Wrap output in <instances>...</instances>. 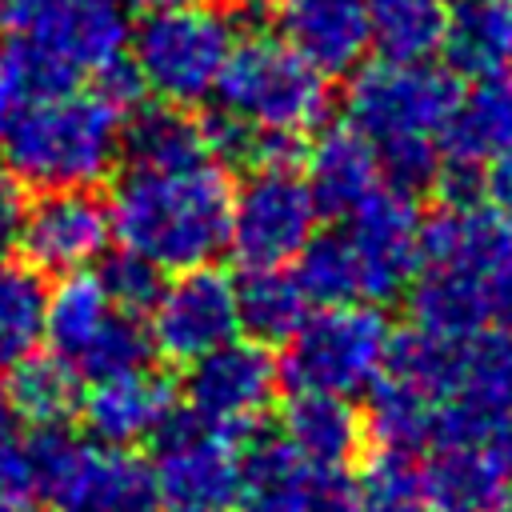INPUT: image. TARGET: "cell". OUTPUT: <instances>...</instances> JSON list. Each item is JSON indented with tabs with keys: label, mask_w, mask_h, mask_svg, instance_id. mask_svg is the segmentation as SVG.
Listing matches in <instances>:
<instances>
[{
	"label": "cell",
	"mask_w": 512,
	"mask_h": 512,
	"mask_svg": "<svg viewBox=\"0 0 512 512\" xmlns=\"http://www.w3.org/2000/svg\"><path fill=\"white\" fill-rule=\"evenodd\" d=\"M156 444V496L168 512H224L236 500L240 444L232 432L200 424L188 408L176 412Z\"/></svg>",
	"instance_id": "obj_10"
},
{
	"label": "cell",
	"mask_w": 512,
	"mask_h": 512,
	"mask_svg": "<svg viewBox=\"0 0 512 512\" xmlns=\"http://www.w3.org/2000/svg\"><path fill=\"white\" fill-rule=\"evenodd\" d=\"M24 180L0 164V264L12 260V252L20 248V228H24Z\"/></svg>",
	"instance_id": "obj_41"
},
{
	"label": "cell",
	"mask_w": 512,
	"mask_h": 512,
	"mask_svg": "<svg viewBox=\"0 0 512 512\" xmlns=\"http://www.w3.org/2000/svg\"><path fill=\"white\" fill-rule=\"evenodd\" d=\"M356 512H428L420 464L408 452L376 448L356 476Z\"/></svg>",
	"instance_id": "obj_33"
},
{
	"label": "cell",
	"mask_w": 512,
	"mask_h": 512,
	"mask_svg": "<svg viewBox=\"0 0 512 512\" xmlns=\"http://www.w3.org/2000/svg\"><path fill=\"white\" fill-rule=\"evenodd\" d=\"M304 168H308L304 184H308L316 208L324 216H340V220L384 184L372 144L352 124L324 128L304 148Z\"/></svg>",
	"instance_id": "obj_18"
},
{
	"label": "cell",
	"mask_w": 512,
	"mask_h": 512,
	"mask_svg": "<svg viewBox=\"0 0 512 512\" xmlns=\"http://www.w3.org/2000/svg\"><path fill=\"white\" fill-rule=\"evenodd\" d=\"M316 200L296 168H252L232 192L228 244L244 268L288 264L316 232Z\"/></svg>",
	"instance_id": "obj_11"
},
{
	"label": "cell",
	"mask_w": 512,
	"mask_h": 512,
	"mask_svg": "<svg viewBox=\"0 0 512 512\" xmlns=\"http://www.w3.org/2000/svg\"><path fill=\"white\" fill-rule=\"evenodd\" d=\"M36 96V84H32V72H28V60L20 52L16 40L0 44V140L8 132V124L16 120V112Z\"/></svg>",
	"instance_id": "obj_38"
},
{
	"label": "cell",
	"mask_w": 512,
	"mask_h": 512,
	"mask_svg": "<svg viewBox=\"0 0 512 512\" xmlns=\"http://www.w3.org/2000/svg\"><path fill=\"white\" fill-rule=\"evenodd\" d=\"M348 244L360 268V300L388 304L408 292L420 272V208L416 196L380 184L348 216Z\"/></svg>",
	"instance_id": "obj_12"
},
{
	"label": "cell",
	"mask_w": 512,
	"mask_h": 512,
	"mask_svg": "<svg viewBox=\"0 0 512 512\" xmlns=\"http://www.w3.org/2000/svg\"><path fill=\"white\" fill-rule=\"evenodd\" d=\"M232 504L240 512H312V464L284 436L256 428L244 436Z\"/></svg>",
	"instance_id": "obj_19"
},
{
	"label": "cell",
	"mask_w": 512,
	"mask_h": 512,
	"mask_svg": "<svg viewBox=\"0 0 512 512\" xmlns=\"http://www.w3.org/2000/svg\"><path fill=\"white\" fill-rule=\"evenodd\" d=\"M428 452L420 464L428 512H500L512 492V468L500 456L472 440L432 444Z\"/></svg>",
	"instance_id": "obj_17"
},
{
	"label": "cell",
	"mask_w": 512,
	"mask_h": 512,
	"mask_svg": "<svg viewBox=\"0 0 512 512\" xmlns=\"http://www.w3.org/2000/svg\"><path fill=\"white\" fill-rule=\"evenodd\" d=\"M216 92L232 116L256 128L300 136L308 128H320L332 104L328 76L308 64L288 40H272L264 32L232 40Z\"/></svg>",
	"instance_id": "obj_5"
},
{
	"label": "cell",
	"mask_w": 512,
	"mask_h": 512,
	"mask_svg": "<svg viewBox=\"0 0 512 512\" xmlns=\"http://www.w3.org/2000/svg\"><path fill=\"white\" fill-rule=\"evenodd\" d=\"M488 324L512 332V264L488 276Z\"/></svg>",
	"instance_id": "obj_44"
},
{
	"label": "cell",
	"mask_w": 512,
	"mask_h": 512,
	"mask_svg": "<svg viewBox=\"0 0 512 512\" xmlns=\"http://www.w3.org/2000/svg\"><path fill=\"white\" fill-rule=\"evenodd\" d=\"M500 512H512V492H508V500L500 504Z\"/></svg>",
	"instance_id": "obj_48"
},
{
	"label": "cell",
	"mask_w": 512,
	"mask_h": 512,
	"mask_svg": "<svg viewBox=\"0 0 512 512\" xmlns=\"http://www.w3.org/2000/svg\"><path fill=\"white\" fill-rule=\"evenodd\" d=\"M444 68L460 80H484L512 68V0H460L440 40Z\"/></svg>",
	"instance_id": "obj_20"
},
{
	"label": "cell",
	"mask_w": 512,
	"mask_h": 512,
	"mask_svg": "<svg viewBox=\"0 0 512 512\" xmlns=\"http://www.w3.org/2000/svg\"><path fill=\"white\" fill-rule=\"evenodd\" d=\"M96 92L108 100V104H116L120 112H132L140 100H144V80H140V72H136V64H132V56H112L104 68H96Z\"/></svg>",
	"instance_id": "obj_40"
},
{
	"label": "cell",
	"mask_w": 512,
	"mask_h": 512,
	"mask_svg": "<svg viewBox=\"0 0 512 512\" xmlns=\"http://www.w3.org/2000/svg\"><path fill=\"white\" fill-rule=\"evenodd\" d=\"M0 32L20 44L36 96L72 88L128 44L120 0H0Z\"/></svg>",
	"instance_id": "obj_3"
},
{
	"label": "cell",
	"mask_w": 512,
	"mask_h": 512,
	"mask_svg": "<svg viewBox=\"0 0 512 512\" xmlns=\"http://www.w3.org/2000/svg\"><path fill=\"white\" fill-rule=\"evenodd\" d=\"M8 408L32 428H64L80 412V372L60 352H24L8 364Z\"/></svg>",
	"instance_id": "obj_24"
},
{
	"label": "cell",
	"mask_w": 512,
	"mask_h": 512,
	"mask_svg": "<svg viewBox=\"0 0 512 512\" xmlns=\"http://www.w3.org/2000/svg\"><path fill=\"white\" fill-rule=\"evenodd\" d=\"M120 152L136 168H180L204 160V128L184 112V104H136L132 120L120 124Z\"/></svg>",
	"instance_id": "obj_26"
},
{
	"label": "cell",
	"mask_w": 512,
	"mask_h": 512,
	"mask_svg": "<svg viewBox=\"0 0 512 512\" xmlns=\"http://www.w3.org/2000/svg\"><path fill=\"white\" fill-rule=\"evenodd\" d=\"M304 316H308V296L300 292L296 276L284 272V264L244 268V276L236 280V320L240 332H248V340H260L268 348L284 344Z\"/></svg>",
	"instance_id": "obj_27"
},
{
	"label": "cell",
	"mask_w": 512,
	"mask_h": 512,
	"mask_svg": "<svg viewBox=\"0 0 512 512\" xmlns=\"http://www.w3.org/2000/svg\"><path fill=\"white\" fill-rule=\"evenodd\" d=\"M108 224L116 240L164 272L196 268L228 248L232 188L224 168L204 160L180 168H128L112 184Z\"/></svg>",
	"instance_id": "obj_1"
},
{
	"label": "cell",
	"mask_w": 512,
	"mask_h": 512,
	"mask_svg": "<svg viewBox=\"0 0 512 512\" xmlns=\"http://www.w3.org/2000/svg\"><path fill=\"white\" fill-rule=\"evenodd\" d=\"M8 420H12V408H8V392H4V380H0V436L8 432Z\"/></svg>",
	"instance_id": "obj_46"
},
{
	"label": "cell",
	"mask_w": 512,
	"mask_h": 512,
	"mask_svg": "<svg viewBox=\"0 0 512 512\" xmlns=\"http://www.w3.org/2000/svg\"><path fill=\"white\" fill-rule=\"evenodd\" d=\"M440 156L480 160L488 164L504 148H512V76H484L472 92H460L444 128L436 132Z\"/></svg>",
	"instance_id": "obj_22"
},
{
	"label": "cell",
	"mask_w": 512,
	"mask_h": 512,
	"mask_svg": "<svg viewBox=\"0 0 512 512\" xmlns=\"http://www.w3.org/2000/svg\"><path fill=\"white\" fill-rule=\"evenodd\" d=\"M404 296L416 328L440 336H468L488 324V276L480 272L452 264H424Z\"/></svg>",
	"instance_id": "obj_23"
},
{
	"label": "cell",
	"mask_w": 512,
	"mask_h": 512,
	"mask_svg": "<svg viewBox=\"0 0 512 512\" xmlns=\"http://www.w3.org/2000/svg\"><path fill=\"white\" fill-rule=\"evenodd\" d=\"M280 392V360L260 340H228L188 364L184 404L188 412L236 440L252 436Z\"/></svg>",
	"instance_id": "obj_9"
},
{
	"label": "cell",
	"mask_w": 512,
	"mask_h": 512,
	"mask_svg": "<svg viewBox=\"0 0 512 512\" xmlns=\"http://www.w3.org/2000/svg\"><path fill=\"white\" fill-rule=\"evenodd\" d=\"M0 512H32L20 496H0Z\"/></svg>",
	"instance_id": "obj_47"
},
{
	"label": "cell",
	"mask_w": 512,
	"mask_h": 512,
	"mask_svg": "<svg viewBox=\"0 0 512 512\" xmlns=\"http://www.w3.org/2000/svg\"><path fill=\"white\" fill-rule=\"evenodd\" d=\"M296 284L308 296V304H352L360 300V268L356 252L344 232H312L308 244L296 252Z\"/></svg>",
	"instance_id": "obj_31"
},
{
	"label": "cell",
	"mask_w": 512,
	"mask_h": 512,
	"mask_svg": "<svg viewBox=\"0 0 512 512\" xmlns=\"http://www.w3.org/2000/svg\"><path fill=\"white\" fill-rule=\"evenodd\" d=\"M312 512H356V476L348 464H312Z\"/></svg>",
	"instance_id": "obj_39"
},
{
	"label": "cell",
	"mask_w": 512,
	"mask_h": 512,
	"mask_svg": "<svg viewBox=\"0 0 512 512\" xmlns=\"http://www.w3.org/2000/svg\"><path fill=\"white\" fill-rule=\"evenodd\" d=\"M44 296L36 268L0 264V368L32 352L44 336Z\"/></svg>",
	"instance_id": "obj_32"
},
{
	"label": "cell",
	"mask_w": 512,
	"mask_h": 512,
	"mask_svg": "<svg viewBox=\"0 0 512 512\" xmlns=\"http://www.w3.org/2000/svg\"><path fill=\"white\" fill-rule=\"evenodd\" d=\"M124 4H132L140 12H156V8H172V4H188V0H124Z\"/></svg>",
	"instance_id": "obj_45"
},
{
	"label": "cell",
	"mask_w": 512,
	"mask_h": 512,
	"mask_svg": "<svg viewBox=\"0 0 512 512\" xmlns=\"http://www.w3.org/2000/svg\"><path fill=\"white\" fill-rule=\"evenodd\" d=\"M376 164H380V180L396 192L420 196L432 188L436 168H440V144L436 136H408V140H384L372 144Z\"/></svg>",
	"instance_id": "obj_36"
},
{
	"label": "cell",
	"mask_w": 512,
	"mask_h": 512,
	"mask_svg": "<svg viewBox=\"0 0 512 512\" xmlns=\"http://www.w3.org/2000/svg\"><path fill=\"white\" fill-rule=\"evenodd\" d=\"M32 492V472H28V452L24 444L0 436V496H28Z\"/></svg>",
	"instance_id": "obj_42"
},
{
	"label": "cell",
	"mask_w": 512,
	"mask_h": 512,
	"mask_svg": "<svg viewBox=\"0 0 512 512\" xmlns=\"http://www.w3.org/2000/svg\"><path fill=\"white\" fill-rule=\"evenodd\" d=\"M432 192H436L440 204H448V208H468V204L488 200V192H484V164H480V160L440 156Z\"/></svg>",
	"instance_id": "obj_37"
},
{
	"label": "cell",
	"mask_w": 512,
	"mask_h": 512,
	"mask_svg": "<svg viewBox=\"0 0 512 512\" xmlns=\"http://www.w3.org/2000/svg\"><path fill=\"white\" fill-rule=\"evenodd\" d=\"M252 4H256V0H252Z\"/></svg>",
	"instance_id": "obj_49"
},
{
	"label": "cell",
	"mask_w": 512,
	"mask_h": 512,
	"mask_svg": "<svg viewBox=\"0 0 512 512\" xmlns=\"http://www.w3.org/2000/svg\"><path fill=\"white\" fill-rule=\"evenodd\" d=\"M108 204L92 188H44L24 208L20 252L36 272H76L108 244Z\"/></svg>",
	"instance_id": "obj_14"
},
{
	"label": "cell",
	"mask_w": 512,
	"mask_h": 512,
	"mask_svg": "<svg viewBox=\"0 0 512 512\" xmlns=\"http://www.w3.org/2000/svg\"><path fill=\"white\" fill-rule=\"evenodd\" d=\"M176 412L180 408H176V392H172L168 376H160V372H152V364H144L132 372L92 380V388L80 396L76 416L88 424L92 440L116 444V448H136V444H152Z\"/></svg>",
	"instance_id": "obj_15"
},
{
	"label": "cell",
	"mask_w": 512,
	"mask_h": 512,
	"mask_svg": "<svg viewBox=\"0 0 512 512\" xmlns=\"http://www.w3.org/2000/svg\"><path fill=\"white\" fill-rule=\"evenodd\" d=\"M460 100V76L428 60H376L348 84V124L368 140L436 136Z\"/></svg>",
	"instance_id": "obj_8"
},
{
	"label": "cell",
	"mask_w": 512,
	"mask_h": 512,
	"mask_svg": "<svg viewBox=\"0 0 512 512\" xmlns=\"http://www.w3.org/2000/svg\"><path fill=\"white\" fill-rule=\"evenodd\" d=\"M124 112L96 88L32 96L4 132L8 168L36 188H92L120 156Z\"/></svg>",
	"instance_id": "obj_2"
},
{
	"label": "cell",
	"mask_w": 512,
	"mask_h": 512,
	"mask_svg": "<svg viewBox=\"0 0 512 512\" xmlns=\"http://www.w3.org/2000/svg\"><path fill=\"white\" fill-rule=\"evenodd\" d=\"M472 408H508L512 404V332L484 324L460 336L452 396Z\"/></svg>",
	"instance_id": "obj_28"
},
{
	"label": "cell",
	"mask_w": 512,
	"mask_h": 512,
	"mask_svg": "<svg viewBox=\"0 0 512 512\" xmlns=\"http://www.w3.org/2000/svg\"><path fill=\"white\" fill-rule=\"evenodd\" d=\"M436 424H440V400L428 396L424 388L380 372L368 384V408H364V436L376 448H392V452H424L436 440Z\"/></svg>",
	"instance_id": "obj_25"
},
{
	"label": "cell",
	"mask_w": 512,
	"mask_h": 512,
	"mask_svg": "<svg viewBox=\"0 0 512 512\" xmlns=\"http://www.w3.org/2000/svg\"><path fill=\"white\" fill-rule=\"evenodd\" d=\"M392 324L376 304H328L300 320L284 340L280 384L292 392H336L356 396L384 372Z\"/></svg>",
	"instance_id": "obj_6"
},
{
	"label": "cell",
	"mask_w": 512,
	"mask_h": 512,
	"mask_svg": "<svg viewBox=\"0 0 512 512\" xmlns=\"http://www.w3.org/2000/svg\"><path fill=\"white\" fill-rule=\"evenodd\" d=\"M284 440L308 464H352L364 448V412L352 408V396L336 392H296L280 416Z\"/></svg>",
	"instance_id": "obj_21"
},
{
	"label": "cell",
	"mask_w": 512,
	"mask_h": 512,
	"mask_svg": "<svg viewBox=\"0 0 512 512\" xmlns=\"http://www.w3.org/2000/svg\"><path fill=\"white\" fill-rule=\"evenodd\" d=\"M452 0H368L372 44L392 60H428L440 52Z\"/></svg>",
	"instance_id": "obj_29"
},
{
	"label": "cell",
	"mask_w": 512,
	"mask_h": 512,
	"mask_svg": "<svg viewBox=\"0 0 512 512\" xmlns=\"http://www.w3.org/2000/svg\"><path fill=\"white\" fill-rule=\"evenodd\" d=\"M24 452L32 492L56 512H160L152 464L132 448L76 440L64 428H36Z\"/></svg>",
	"instance_id": "obj_4"
},
{
	"label": "cell",
	"mask_w": 512,
	"mask_h": 512,
	"mask_svg": "<svg viewBox=\"0 0 512 512\" xmlns=\"http://www.w3.org/2000/svg\"><path fill=\"white\" fill-rule=\"evenodd\" d=\"M108 316L112 300L104 296L100 280L80 268L64 272V280L44 296V336L52 340V352H60L64 360H76Z\"/></svg>",
	"instance_id": "obj_30"
},
{
	"label": "cell",
	"mask_w": 512,
	"mask_h": 512,
	"mask_svg": "<svg viewBox=\"0 0 512 512\" xmlns=\"http://www.w3.org/2000/svg\"><path fill=\"white\" fill-rule=\"evenodd\" d=\"M96 280H100L104 296L112 300V308L140 316V312H148V308L156 304V296H160V288H164V268L152 264L148 256H140V252H132V248L120 244V252L104 256Z\"/></svg>",
	"instance_id": "obj_35"
},
{
	"label": "cell",
	"mask_w": 512,
	"mask_h": 512,
	"mask_svg": "<svg viewBox=\"0 0 512 512\" xmlns=\"http://www.w3.org/2000/svg\"><path fill=\"white\" fill-rule=\"evenodd\" d=\"M152 332L140 324V316L112 308V316L100 324V332L80 348V356L72 360V368L88 380L100 376H116V372H132L152 364Z\"/></svg>",
	"instance_id": "obj_34"
},
{
	"label": "cell",
	"mask_w": 512,
	"mask_h": 512,
	"mask_svg": "<svg viewBox=\"0 0 512 512\" xmlns=\"http://www.w3.org/2000/svg\"><path fill=\"white\" fill-rule=\"evenodd\" d=\"M284 40L324 76L360 68L372 48L368 0H280Z\"/></svg>",
	"instance_id": "obj_16"
},
{
	"label": "cell",
	"mask_w": 512,
	"mask_h": 512,
	"mask_svg": "<svg viewBox=\"0 0 512 512\" xmlns=\"http://www.w3.org/2000/svg\"><path fill=\"white\" fill-rule=\"evenodd\" d=\"M484 192L496 208L512 212V148H504L500 156L484 164Z\"/></svg>",
	"instance_id": "obj_43"
},
{
	"label": "cell",
	"mask_w": 512,
	"mask_h": 512,
	"mask_svg": "<svg viewBox=\"0 0 512 512\" xmlns=\"http://www.w3.org/2000/svg\"><path fill=\"white\" fill-rule=\"evenodd\" d=\"M232 52V24L200 0L144 12L132 36V64L148 92L172 104H196L216 92Z\"/></svg>",
	"instance_id": "obj_7"
},
{
	"label": "cell",
	"mask_w": 512,
	"mask_h": 512,
	"mask_svg": "<svg viewBox=\"0 0 512 512\" xmlns=\"http://www.w3.org/2000/svg\"><path fill=\"white\" fill-rule=\"evenodd\" d=\"M152 348L172 364H192L212 348L236 340V284L208 264L180 268L148 308Z\"/></svg>",
	"instance_id": "obj_13"
}]
</instances>
